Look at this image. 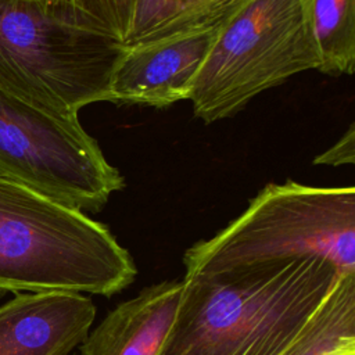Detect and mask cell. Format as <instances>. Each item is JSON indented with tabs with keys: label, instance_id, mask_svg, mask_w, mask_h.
Segmentation results:
<instances>
[{
	"label": "cell",
	"instance_id": "7a4b0ae2",
	"mask_svg": "<svg viewBox=\"0 0 355 355\" xmlns=\"http://www.w3.org/2000/svg\"><path fill=\"white\" fill-rule=\"evenodd\" d=\"M136 275L129 251L105 225L0 176V293L111 297Z\"/></svg>",
	"mask_w": 355,
	"mask_h": 355
},
{
	"label": "cell",
	"instance_id": "52a82bcc",
	"mask_svg": "<svg viewBox=\"0 0 355 355\" xmlns=\"http://www.w3.org/2000/svg\"><path fill=\"white\" fill-rule=\"evenodd\" d=\"M223 22L125 49L111 76L108 101L164 108L187 100Z\"/></svg>",
	"mask_w": 355,
	"mask_h": 355
},
{
	"label": "cell",
	"instance_id": "4fadbf2b",
	"mask_svg": "<svg viewBox=\"0 0 355 355\" xmlns=\"http://www.w3.org/2000/svg\"><path fill=\"white\" fill-rule=\"evenodd\" d=\"M53 17L73 26L123 40L135 0H32Z\"/></svg>",
	"mask_w": 355,
	"mask_h": 355
},
{
	"label": "cell",
	"instance_id": "8992f818",
	"mask_svg": "<svg viewBox=\"0 0 355 355\" xmlns=\"http://www.w3.org/2000/svg\"><path fill=\"white\" fill-rule=\"evenodd\" d=\"M0 176L82 212H98L125 186L78 118L50 114L3 89Z\"/></svg>",
	"mask_w": 355,
	"mask_h": 355
},
{
	"label": "cell",
	"instance_id": "277c9868",
	"mask_svg": "<svg viewBox=\"0 0 355 355\" xmlns=\"http://www.w3.org/2000/svg\"><path fill=\"white\" fill-rule=\"evenodd\" d=\"M121 40L73 26L32 0H0V89L31 105L78 118L108 101Z\"/></svg>",
	"mask_w": 355,
	"mask_h": 355
},
{
	"label": "cell",
	"instance_id": "3957f363",
	"mask_svg": "<svg viewBox=\"0 0 355 355\" xmlns=\"http://www.w3.org/2000/svg\"><path fill=\"white\" fill-rule=\"evenodd\" d=\"M295 258H320L355 273V187L266 184L226 227L183 257L184 276Z\"/></svg>",
	"mask_w": 355,
	"mask_h": 355
},
{
	"label": "cell",
	"instance_id": "8fae6325",
	"mask_svg": "<svg viewBox=\"0 0 355 355\" xmlns=\"http://www.w3.org/2000/svg\"><path fill=\"white\" fill-rule=\"evenodd\" d=\"M282 355H355V273L337 279Z\"/></svg>",
	"mask_w": 355,
	"mask_h": 355
},
{
	"label": "cell",
	"instance_id": "ba28073f",
	"mask_svg": "<svg viewBox=\"0 0 355 355\" xmlns=\"http://www.w3.org/2000/svg\"><path fill=\"white\" fill-rule=\"evenodd\" d=\"M96 318L79 293H22L0 306V355H71Z\"/></svg>",
	"mask_w": 355,
	"mask_h": 355
},
{
	"label": "cell",
	"instance_id": "7c38bea8",
	"mask_svg": "<svg viewBox=\"0 0 355 355\" xmlns=\"http://www.w3.org/2000/svg\"><path fill=\"white\" fill-rule=\"evenodd\" d=\"M320 57L319 72L352 75L355 69V0H311Z\"/></svg>",
	"mask_w": 355,
	"mask_h": 355
},
{
	"label": "cell",
	"instance_id": "30bf717a",
	"mask_svg": "<svg viewBox=\"0 0 355 355\" xmlns=\"http://www.w3.org/2000/svg\"><path fill=\"white\" fill-rule=\"evenodd\" d=\"M244 0H135L125 49L151 44L226 21Z\"/></svg>",
	"mask_w": 355,
	"mask_h": 355
},
{
	"label": "cell",
	"instance_id": "6da1fadb",
	"mask_svg": "<svg viewBox=\"0 0 355 355\" xmlns=\"http://www.w3.org/2000/svg\"><path fill=\"white\" fill-rule=\"evenodd\" d=\"M341 275L320 258L183 277L159 355H282Z\"/></svg>",
	"mask_w": 355,
	"mask_h": 355
},
{
	"label": "cell",
	"instance_id": "9c48e42d",
	"mask_svg": "<svg viewBox=\"0 0 355 355\" xmlns=\"http://www.w3.org/2000/svg\"><path fill=\"white\" fill-rule=\"evenodd\" d=\"M183 279L143 288L114 308L80 344V355H159L173 326Z\"/></svg>",
	"mask_w": 355,
	"mask_h": 355
},
{
	"label": "cell",
	"instance_id": "5bb4252c",
	"mask_svg": "<svg viewBox=\"0 0 355 355\" xmlns=\"http://www.w3.org/2000/svg\"><path fill=\"white\" fill-rule=\"evenodd\" d=\"M355 161V128L349 125L347 132L324 153L315 157V165H345Z\"/></svg>",
	"mask_w": 355,
	"mask_h": 355
},
{
	"label": "cell",
	"instance_id": "5b68a950",
	"mask_svg": "<svg viewBox=\"0 0 355 355\" xmlns=\"http://www.w3.org/2000/svg\"><path fill=\"white\" fill-rule=\"evenodd\" d=\"M319 67L311 0H244L223 22L187 100L197 118L212 123Z\"/></svg>",
	"mask_w": 355,
	"mask_h": 355
}]
</instances>
